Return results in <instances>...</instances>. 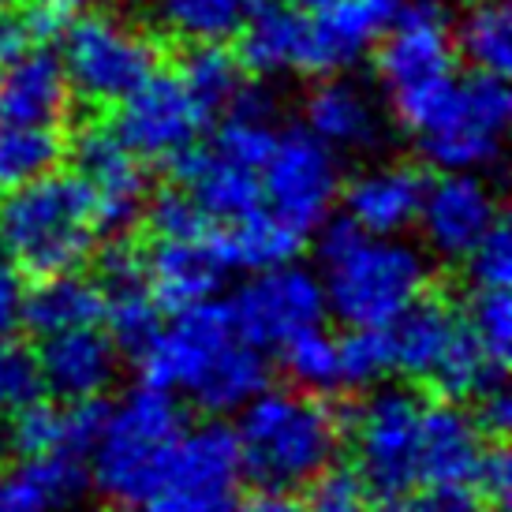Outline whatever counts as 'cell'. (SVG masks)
I'll return each mask as SVG.
<instances>
[{"label":"cell","mask_w":512,"mask_h":512,"mask_svg":"<svg viewBox=\"0 0 512 512\" xmlns=\"http://www.w3.org/2000/svg\"><path fill=\"white\" fill-rule=\"evenodd\" d=\"M139 370L146 385L184 393L210 415L240 412L270 378L262 348L243 337L217 299L180 307L139 356Z\"/></svg>","instance_id":"cell-1"},{"label":"cell","mask_w":512,"mask_h":512,"mask_svg":"<svg viewBox=\"0 0 512 512\" xmlns=\"http://www.w3.org/2000/svg\"><path fill=\"white\" fill-rule=\"evenodd\" d=\"M318 285L326 314L348 329H382L430 285V258L404 236H374L352 221L322 225Z\"/></svg>","instance_id":"cell-2"},{"label":"cell","mask_w":512,"mask_h":512,"mask_svg":"<svg viewBox=\"0 0 512 512\" xmlns=\"http://www.w3.org/2000/svg\"><path fill=\"white\" fill-rule=\"evenodd\" d=\"M232 434L240 445L243 475H251L262 490L307 486L341 449V419L307 389L262 385L240 408V427Z\"/></svg>","instance_id":"cell-3"},{"label":"cell","mask_w":512,"mask_h":512,"mask_svg":"<svg viewBox=\"0 0 512 512\" xmlns=\"http://www.w3.org/2000/svg\"><path fill=\"white\" fill-rule=\"evenodd\" d=\"M98 232L94 195L79 172H45L8 191L0 206V247L34 277L79 270L94 255Z\"/></svg>","instance_id":"cell-4"},{"label":"cell","mask_w":512,"mask_h":512,"mask_svg":"<svg viewBox=\"0 0 512 512\" xmlns=\"http://www.w3.org/2000/svg\"><path fill=\"white\" fill-rule=\"evenodd\" d=\"M184 434V412L172 393L139 385L105 408L90 453V483L120 505H150Z\"/></svg>","instance_id":"cell-5"},{"label":"cell","mask_w":512,"mask_h":512,"mask_svg":"<svg viewBox=\"0 0 512 512\" xmlns=\"http://www.w3.org/2000/svg\"><path fill=\"white\" fill-rule=\"evenodd\" d=\"M382 333L389 348V370L438 385L449 397H483L501 385L505 363L486 356L483 344L464 326V318L445 303L415 299L408 311L382 326Z\"/></svg>","instance_id":"cell-6"},{"label":"cell","mask_w":512,"mask_h":512,"mask_svg":"<svg viewBox=\"0 0 512 512\" xmlns=\"http://www.w3.org/2000/svg\"><path fill=\"white\" fill-rule=\"evenodd\" d=\"M456 64L460 57L438 0H404V12L378 49V83L400 128L412 131L449 94L460 75Z\"/></svg>","instance_id":"cell-7"},{"label":"cell","mask_w":512,"mask_h":512,"mask_svg":"<svg viewBox=\"0 0 512 512\" xmlns=\"http://www.w3.org/2000/svg\"><path fill=\"white\" fill-rule=\"evenodd\" d=\"M512 120L505 75H456L449 94L408 135L427 165L441 172H483L501 157Z\"/></svg>","instance_id":"cell-8"},{"label":"cell","mask_w":512,"mask_h":512,"mask_svg":"<svg viewBox=\"0 0 512 512\" xmlns=\"http://www.w3.org/2000/svg\"><path fill=\"white\" fill-rule=\"evenodd\" d=\"M57 60L72 94L90 105H120L157 72V45L124 15L90 12L60 27Z\"/></svg>","instance_id":"cell-9"},{"label":"cell","mask_w":512,"mask_h":512,"mask_svg":"<svg viewBox=\"0 0 512 512\" xmlns=\"http://www.w3.org/2000/svg\"><path fill=\"white\" fill-rule=\"evenodd\" d=\"M258 184L266 214L307 240L341 202V157L307 128L277 131V143L258 169Z\"/></svg>","instance_id":"cell-10"},{"label":"cell","mask_w":512,"mask_h":512,"mask_svg":"<svg viewBox=\"0 0 512 512\" xmlns=\"http://www.w3.org/2000/svg\"><path fill=\"white\" fill-rule=\"evenodd\" d=\"M423 412L427 404L408 389H378L363 400L352 419V445L367 490L393 501L419 486Z\"/></svg>","instance_id":"cell-11"},{"label":"cell","mask_w":512,"mask_h":512,"mask_svg":"<svg viewBox=\"0 0 512 512\" xmlns=\"http://www.w3.org/2000/svg\"><path fill=\"white\" fill-rule=\"evenodd\" d=\"M243 460L225 423L184 427L161 475L154 512H240Z\"/></svg>","instance_id":"cell-12"},{"label":"cell","mask_w":512,"mask_h":512,"mask_svg":"<svg viewBox=\"0 0 512 512\" xmlns=\"http://www.w3.org/2000/svg\"><path fill=\"white\" fill-rule=\"evenodd\" d=\"M232 322L255 348H281L296 333L322 326L326 318V296L318 285V273L277 262L266 270H255L225 303Z\"/></svg>","instance_id":"cell-13"},{"label":"cell","mask_w":512,"mask_h":512,"mask_svg":"<svg viewBox=\"0 0 512 512\" xmlns=\"http://www.w3.org/2000/svg\"><path fill=\"white\" fill-rule=\"evenodd\" d=\"M206 128V109L187 94L176 75H150L120 101L113 120L116 139L139 161H180L199 143Z\"/></svg>","instance_id":"cell-14"},{"label":"cell","mask_w":512,"mask_h":512,"mask_svg":"<svg viewBox=\"0 0 512 512\" xmlns=\"http://www.w3.org/2000/svg\"><path fill=\"white\" fill-rule=\"evenodd\" d=\"M415 225L423 232L430 255L464 262L494 225H501V206L494 187L479 172H445L427 184Z\"/></svg>","instance_id":"cell-15"},{"label":"cell","mask_w":512,"mask_h":512,"mask_svg":"<svg viewBox=\"0 0 512 512\" xmlns=\"http://www.w3.org/2000/svg\"><path fill=\"white\" fill-rule=\"evenodd\" d=\"M72 154L75 172L83 176V184L94 195L98 228L124 236L143 217L146 206V172L139 157L116 139L113 128H101V124L79 131Z\"/></svg>","instance_id":"cell-16"},{"label":"cell","mask_w":512,"mask_h":512,"mask_svg":"<svg viewBox=\"0 0 512 512\" xmlns=\"http://www.w3.org/2000/svg\"><path fill=\"white\" fill-rule=\"evenodd\" d=\"M404 0H329L307 19V68L303 75H333L367 57L397 15Z\"/></svg>","instance_id":"cell-17"},{"label":"cell","mask_w":512,"mask_h":512,"mask_svg":"<svg viewBox=\"0 0 512 512\" xmlns=\"http://www.w3.org/2000/svg\"><path fill=\"white\" fill-rule=\"evenodd\" d=\"M176 172L184 180V191L202 210V217L210 221V228L243 225L251 217L266 214L258 169L217 146H202V150L191 146L176 161Z\"/></svg>","instance_id":"cell-18"},{"label":"cell","mask_w":512,"mask_h":512,"mask_svg":"<svg viewBox=\"0 0 512 512\" xmlns=\"http://www.w3.org/2000/svg\"><path fill=\"white\" fill-rule=\"evenodd\" d=\"M101 318L109 322V337L120 352H128L131 359H139L154 344V337L161 333V303L154 299V292L146 288L143 273V255L131 243H113L101 255Z\"/></svg>","instance_id":"cell-19"},{"label":"cell","mask_w":512,"mask_h":512,"mask_svg":"<svg viewBox=\"0 0 512 512\" xmlns=\"http://www.w3.org/2000/svg\"><path fill=\"white\" fill-rule=\"evenodd\" d=\"M427 180L415 165L378 161L359 169L348 184H341L344 221H352L374 236H404L415 225Z\"/></svg>","instance_id":"cell-20"},{"label":"cell","mask_w":512,"mask_h":512,"mask_svg":"<svg viewBox=\"0 0 512 512\" xmlns=\"http://www.w3.org/2000/svg\"><path fill=\"white\" fill-rule=\"evenodd\" d=\"M42 385L60 400H101L120 374V348L98 326L64 329L42 337Z\"/></svg>","instance_id":"cell-21"},{"label":"cell","mask_w":512,"mask_h":512,"mask_svg":"<svg viewBox=\"0 0 512 512\" xmlns=\"http://www.w3.org/2000/svg\"><path fill=\"white\" fill-rule=\"evenodd\" d=\"M143 273L146 288L154 292L157 303L180 311V307H191L202 299H214L232 270L217 251L214 232L206 228L202 236L154 240V251L143 255Z\"/></svg>","instance_id":"cell-22"},{"label":"cell","mask_w":512,"mask_h":512,"mask_svg":"<svg viewBox=\"0 0 512 512\" xmlns=\"http://www.w3.org/2000/svg\"><path fill=\"white\" fill-rule=\"evenodd\" d=\"M303 128L326 146L341 150H374L385 139V116L378 98L348 75H329L303 101Z\"/></svg>","instance_id":"cell-23"},{"label":"cell","mask_w":512,"mask_h":512,"mask_svg":"<svg viewBox=\"0 0 512 512\" xmlns=\"http://www.w3.org/2000/svg\"><path fill=\"white\" fill-rule=\"evenodd\" d=\"M483 427L456 404H427L423 445H419V483L471 486L483 460Z\"/></svg>","instance_id":"cell-24"},{"label":"cell","mask_w":512,"mask_h":512,"mask_svg":"<svg viewBox=\"0 0 512 512\" xmlns=\"http://www.w3.org/2000/svg\"><path fill=\"white\" fill-rule=\"evenodd\" d=\"M90 475L75 453L23 456L0 471V512H72Z\"/></svg>","instance_id":"cell-25"},{"label":"cell","mask_w":512,"mask_h":512,"mask_svg":"<svg viewBox=\"0 0 512 512\" xmlns=\"http://www.w3.org/2000/svg\"><path fill=\"white\" fill-rule=\"evenodd\" d=\"M105 419L101 400H64L45 404L42 397L15 408V423L4 430V438L15 445L19 456H45V453H75L83 456Z\"/></svg>","instance_id":"cell-26"},{"label":"cell","mask_w":512,"mask_h":512,"mask_svg":"<svg viewBox=\"0 0 512 512\" xmlns=\"http://www.w3.org/2000/svg\"><path fill=\"white\" fill-rule=\"evenodd\" d=\"M68 79L57 53L30 49L27 57L0 64V120L12 124H53L68 113Z\"/></svg>","instance_id":"cell-27"},{"label":"cell","mask_w":512,"mask_h":512,"mask_svg":"<svg viewBox=\"0 0 512 512\" xmlns=\"http://www.w3.org/2000/svg\"><path fill=\"white\" fill-rule=\"evenodd\" d=\"M240 64L255 75H296L307 68V19L292 4H262L240 27Z\"/></svg>","instance_id":"cell-28"},{"label":"cell","mask_w":512,"mask_h":512,"mask_svg":"<svg viewBox=\"0 0 512 512\" xmlns=\"http://www.w3.org/2000/svg\"><path fill=\"white\" fill-rule=\"evenodd\" d=\"M101 307H105V296H101L98 281H90L75 270L53 273V277H42V285L34 292H27L23 322L38 337H49V333H64V329L98 326Z\"/></svg>","instance_id":"cell-29"},{"label":"cell","mask_w":512,"mask_h":512,"mask_svg":"<svg viewBox=\"0 0 512 512\" xmlns=\"http://www.w3.org/2000/svg\"><path fill=\"white\" fill-rule=\"evenodd\" d=\"M456 57L475 72L509 75L512 68V8L509 0H471L453 27Z\"/></svg>","instance_id":"cell-30"},{"label":"cell","mask_w":512,"mask_h":512,"mask_svg":"<svg viewBox=\"0 0 512 512\" xmlns=\"http://www.w3.org/2000/svg\"><path fill=\"white\" fill-rule=\"evenodd\" d=\"M266 0H157L161 27L191 45H214L236 38L255 8Z\"/></svg>","instance_id":"cell-31"},{"label":"cell","mask_w":512,"mask_h":512,"mask_svg":"<svg viewBox=\"0 0 512 512\" xmlns=\"http://www.w3.org/2000/svg\"><path fill=\"white\" fill-rule=\"evenodd\" d=\"M64 157V139L53 124L0 120V195L53 172Z\"/></svg>","instance_id":"cell-32"},{"label":"cell","mask_w":512,"mask_h":512,"mask_svg":"<svg viewBox=\"0 0 512 512\" xmlns=\"http://www.w3.org/2000/svg\"><path fill=\"white\" fill-rule=\"evenodd\" d=\"M176 79L187 86V94L199 101L206 116L225 113L228 105L236 101V94L243 90V64L240 57H232L225 45H195L184 60Z\"/></svg>","instance_id":"cell-33"},{"label":"cell","mask_w":512,"mask_h":512,"mask_svg":"<svg viewBox=\"0 0 512 512\" xmlns=\"http://www.w3.org/2000/svg\"><path fill=\"white\" fill-rule=\"evenodd\" d=\"M281 363H285L288 378L307 389L314 397L344 389L341 385V341L326 333L322 326H311L296 333L288 344H281Z\"/></svg>","instance_id":"cell-34"},{"label":"cell","mask_w":512,"mask_h":512,"mask_svg":"<svg viewBox=\"0 0 512 512\" xmlns=\"http://www.w3.org/2000/svg\"><path fill=\"white\" fill-rule=\"evenodd\" d=\"M464 326L471 337L483 344L490 359L505 363L512 352V299L509 288H471V303L464 314Z\"/></svg>","instance_id":"cell-35"},{"label":"cell","mask_w":512,"mask_h":512,"mask_svg":"<svg viewBox=\"0 0 512 512\" xmlns=\"http://www.w3.org/2000/svg\"><path fill=\"white\" fill-rule=\"evenodd\" d=\"M64 27V12H57L53 4H30L27 12H8L0 15V64L27 57L30 49L45 45L53 34H60Z\"/></svg>","instance_id":"cell-36"},{"label":"cell","mask_w":512,"mask_h":512,"mask_svg":"<svg viewBox=\"0 0 512 512\" xmlns=\"http://www.w3.org/2000/svg\"><path fill=\"white\" fill-rule=\"evenodd\" d=\"M389 374V348L382 329H352L341 337V385L370 389Z\"/></svg>","instance_id":"cell-37"},{"label":"cell","mask_w":512,"mask_h":512,"mask_svg":"<svg viewBox=\"0 0 512 512\" xmlns=\"http://www.w3.org/2000/svg\"><path fill=\"white\" fill-rule=\"evenodd\" d=\"M307 486H311V494L303 501L307 512H370V490L359 479V471L329 464Z\"/></svg>","instance_id":"cell-38"},{"label":"cell","mask_w":512,"mask_h":512,"mask_svg":"<svg viewBox=\"0 0 512 512\" xmlns=\"http://www.w3.org/2000/svg\"><path fill=\"white\" fill-rule=\"evenodd\" d=\"M143 214L150 217L154 240H184V236H202L210 228V221L202 217V210L184 187H165L161 195L146 202Z\"/></svg>","instance_id":"cell-39"},{"label":"cell","mask_w":512,"mask_h":512,"mask_svg":"<svg viewBox=\"0 0 512 512\" xmlns=\"http://www.w3.org/2000/svg\"><path fill=\"white\" fill-rule=\"evenodd\" d=\"M45 393L42 370H38V356L19 348L12 341H0V412L4 408H23L30 400H38Z\"/></svg>","instance_id":"cell-40"},{"label":"cell","mask_w":512,"mask_h":512,"mask_svg":"<svg viewBox=\"0 0 512 512\" xmlns=\"http://www.w3.org/2000/svg\"><path fill=\"white\" fill-rule=\"evenodd\" d=\"M471 288H509L512 281V236L505 225H494L483 240L475 243L468 258Z\"/></svg>","instance_id":"cell-41"},{"label":"cell","mask_w":512,"mask_h":512,"mask_svg":"<svg viewBox=\"0 0 512 512\" xmlns=\"http://www.w3.org/2000/svg\"><path fill=\"white\" fill-rule=\"evenodd\" d=\"M471 490L479 494L483 505H490L494 512L509 509L512 498V464L505 449H486L479 468H475V479H471Z\"/></svg>","instance_id":"cell-42"},{"label":"cell","mask_w":512,"mask_h":512,"mask_svg":"<svg viewBox=\"0 0 512 512\" xmlns=\"http://www.w3.org/2000/svg\"><path fill=\"white\" fill-rule=\"evenodd\" d=\"M23 270L8 255H0V341H12V333L23 326Z\"/></svg>","instance_id":"cell-43"},{"label":"cell","mask_w":512,"mask_h":512,"mask_svg":"<svg viewBox=\"0 0 512 512\" xmlns=\"http://www.w3.org/2000/svg\"><path fill=\"white\" fill-rule=\"evenodd\" d=\"M486 505L471 486H427L408 512H483Z\"/></svg>","instance_id":"cell-44"},{"label":"cell","mask_w":512,"mask_h":512,"mask_svg":"<svg viewBox=\"0 0 512 512\" xmlns=\"http://www.w3.org/2000/svg\"><path fill=\"white\" fill-rule=\"evenodd\" d=\"M483 408H479V427H483V434L490 430V434H505V430L512 427V400L509 393H505V385H494L490 393H483Z\"/></svg>","instance_id":"cell-45"},{"label":"cell","mask_w":512,"mask_h":512,"mask_svg":"<svg viewBox=\"0 0 512 512\" xmlns=\"http://www.w3.org/2000/svg\"><path fill=\"white\" fill-rule=\"evenodd\" d=\"M247 512H307L303 509V501L292 494V490H262Z\"/></svg>","instance_id":"cell-46"},{"label":"cell","mask_w":512,"mask_h":512,"mask_svg":"<svg viewBox=\"0 0 512 512\" xmlns=\"http://www.w3.org/2000/svg\"><path fill=\"white\" fill-rule=\"evenodd\" d=\"M45 4H53L57 12H75V8H86V4H94V0H45Z\"/></svg>","instance_id":"cell-47"},{"label":"cell","mask_w":512,"mask_h":512,"mask_svg":"<svg viewBox=\"0 0 512 512\" xmlns=\"http://www.w3.org/2000/svg\"><path fill=\"white\" fill-rule=\"evenodd\" d=\"M288 4H292L296 12H318V8H322V4H329V0H288Z\"/></svg>","instance_id":"cell-48"},{"label":"cell","mask_w":512,"mask_h":512,"mask_svg":"<svg viewBox=\"0 0 512 512\" xmlns=\"http://www.w3.org/2000/svg\"><path fill=\"white\" fill-rule=\"evenodd\" d=\"M15 8H19V0H0V15L15 12Z\"/></svg>","instance_id":"cell-49"},{"label":"cell","mask_w":512,"mask_h":512,"mask_svg":"<svg viewBox=\"0 0 512 512\" xmlns=\"http://www.w3.org/2000/svg\"><path fill=\"white\" fill-rule=\"evenodd\" d=\"M116 512H154V509H143V505H120Z\"/></svg>","instance_id":"cell-50"},{"label":"cell","mask_w":512,"mask_h":512,"mask_svg":"<svg viewBox=\"0 0 512 512\" xmlns=\"http://www.w3.org/2000/svg\"><path fill=\"white\" fill-rule=\"evenodd\" d=\"M0 445H4V415H0Z\"/></svg>","instance_id":"cell-51"}]
</instances>
